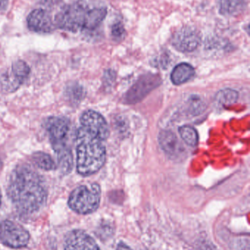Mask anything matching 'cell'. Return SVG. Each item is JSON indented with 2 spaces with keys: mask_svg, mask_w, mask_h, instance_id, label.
I'll return each instance as SVG.
<instances>
[{
  "mask_svg": "<svg viewBox=\"0 0 250 250\" xmlns=\"http://www.w3.org/2000/svg\"><path fill=\"white\" fill-rule=\"evenodd\" d=\"M30 68L23 60H18L12 64L11 71L5 73L1 79L2 91L11 93L17 90L29 77Z\"/></svg>",
  "mask_w": 250,
  "mask_h": 250,
  "instance_id": "7",
  "label": "cell"
},
{
  "mask_svg": "<svg viewBox=\"0 0 250 250\" xmlns=\"http://www.w3.org/2000/svg\"><path fill=\"white\" fill-rule=\"evenodd\" d=\"M201 36L199 31L193 26H186L175 32L172 38L173 47L183 53L192 52L199 46Z\"/></svg>",
  "mask_w": 250,
  "mask_h": 250,
  "instance_id": "8",
  "label": "cell"
},
{
  "mask_svg": "<svg viewBox=\"0 0 250 250\" xmlns=\"http://www.w3.org/2000/svg\"><path fill=\"white\" fill-rule=\"evenodd\" d=\"M60 172L64 175L68 174L73 169V160L71 151L68 147L56 151Z\"/></svg>",
  "mask_w": 250,
  "mask_h": 250,
  "instance_id": "17",
  "label": "cell"
},
{
  "mask_svg": "<svg viewBox=\"0 0 250 250\" xmlns=\"http://www.w3.org/2000/svg\"><path fill=\"white\" fill-rule=\"evenodd\" d=\"M161 82V79L157 75H144L126 92L123 101L125 104L129 105L139 102L153 89L159 86Z\"/></svg>",
  "mask_w": 250,
  "mask_h": 250,
  "instance_id": "6",
  "label": "cell"
},
{
  "mask_svg": "<svg viewBox=\"0 0 250 250\" xmlns=\"http://www.w3.org/2000/svg\"><path fill=\"white\" fill-rule=\"evenodd\" d=\"M80 123L81 126L101 141H106L108 138V124L99 113L92 110L85 111L81 116Z\"/></svg>",
  "mask_w": 250,
  "mask_h": 250,
  "instance_id": "10",
  "label": "cell"
},
{
  "mask_svg": "<svg viewBox=\"0 0 250 250\" xmlns=\"http://www.w3.org/2000/svg\"><path fill=\"white\" fill-rule=\"evenodd\" d=\"M239 93L236 90L230 89H223L220 91L215 96V103L217 107H223L232 105L237 101Z\"/></svg>",
  "mask_w": 250,
  "mask_h": 250,
  "instance_id": "19",
  "label": "cell"
},
{
  "mask_svg": "<svg viewBox=\"0 0 250 250\" xmlns=\"http://www.w3.org/2000/svg\"><path fill=\"white\" fill-rule=\"evenodd\" d=\"M34 164L41 170L49 171L57 168L55 163L51 155L44 151H36L32 156Z\"/></svg>",
  "mask_w": 250,
  "mask_h": 250,
  "instance_id": "18",
  "label": "cell"
},
{
  "mask_svg": "<svg viewBox=\"0 0 250 250\" xmlns=\"http://www.w3.org/2000/svg\"><path fill=\"white\" fill-rule=\"evenodd\" d=\"M101 193V188L98 184L81 185L72 191L68 204L70 209L77 214H92L99 207Z\"/></svg>",
  "mask_w": 250,
  "mask_h": 250,
  "instance_id": "3",
  "label": "cell"
},
{
  "mask_svg": "<svg viewBox=\"0 0 250 250\" xmlns=\"http://www.w3.org/2000/svg\"><path fill=\"white\" fill-rule=\"evenodd\" d=\"M179 133L186 145L191 147L198 145V134L195 128L189 125H183L179 128Z\"/></svg>",
  "mask_w": 250,
  "mask_h": 250,
  "instance_id": "20",
  "label": "cell"
},
{
  "mask_svg": "<svg viewBox=\"0 0 250 250\" xmlns=\"http://www.w3.org/2000/svg\"><path fill=\"white\" fill-rule=\"evenodd\" d=\"M1 192H0V208H1Z\"/></svg>",
  "mask_w": 250,
  "mask_h": 250,
  "instance_id": "26",
  "label": "cell"
},
{
  "mask_svg": "<svg viewBox=\"0 0 250 250\" xmlns=\"http://www.w3.org/2000/svg\"><path fill=\"white\" fill-rule=\"evenodd\" d=\"M7 193L19 214H36L44 208L48 189L42 176L27 164L16 166L9 179Z\"/></svg>",
  "mask_w": 250,
  "mask_h": 250,
  "instance_id": "1",
  "label": "cell"
},
{
  "mask_svg": "<svg viewBox=\"0 0 250 250\" xmlns=\"http://www.w3.org/2000/svg\"><path fill=\"white\" fill-rule=\"evenodd\" d=\"M88 10V5L81 1L68 4L56 15L54 24L60 29L69 32L83 30Z\"/></svg>",
  "mask_w": 250,
  "mask_h": 250,
  "instance_id": "4",
  "label": "cell"
},
{
  "mask_svg": "<svg viewBox=\"0 0 250 250\" xmlns=\"http://www.w3.org/2000/svg\"><path fill=\"white\" fill-rule=\"evenodd\" d=\"M160 146L167 156L173 160L185 155V149L176 134L171 131H161L159 135Z\"/></svg>",
  "mask_w": 250,
  "mask_h": 250,
  "instance_id": "13",
  "label": "cell"
},
{
  "mask_svg": "<svg viewBox=\"0 0 250 250\" xmlns=\"http://www.w3.org/2000/svg\"><path fill=\"white\" fill-rule=\"evenodd\" d=\"M248 2V0H220V13L226 16H238L246 10Z\"/></svg>",
  "mask_w": 250,
  "mask_h": 250,
  "instance_id": "15",
  "label": "cell"
},
{
  "mask_svg": "<svg viewBox=\"0 0 250 250\" xmlns=\"http://www.w3.org/2000/svg\"><path fill=\"white\" fill-rule=\"evenodd\" d=\"M195 69L188 63H181L173 69L171 81L175 85H181L189 82L195 76Z\"/></svg>",
  "mask_w": 250,
  "mask_h": 250,
  "instance_id": "16",
  "label": "cell"
},
{
  "mask_svg": "<svg viewBox=\"0 0 250 250\" xmlns=\"http://www.w3.org/2000/svg\"><path fill=\"white\" fill-rule=\"evenodd\" d=\"M126 32L124 26L121 21H117L114 23L112 26V37L116 42H120L126 37Z\"/></svg>",
  "mask_w": 250,
  "mask_h": 250,
  "instance_id": "23",
  "label": "cell"
},
{
  "mask_svg": "<svg viewBox=\"0 0 250 250\" xmlns=\"http://www.w3.org/2000/svg\"><path fill=\"white\" fill-rule=\"evenodd\" d=\"M65 250H101L95 241L82 230H73L66 235Z\"/></svg>",
  "mask_w": 250,
  "mask_h": 250,
  "instance_id": "11",
  "label": "cell"
},
{
  "mask_svg": "<svg viewBox=\"0 0 250 250\" xmlns=\"http://www.w3.org/2000/svg\"><path fill=\"white\" fill-rule=\"evenodd\" d=\"M29 232L19 223L4 220L0 224V241L8 248H24L29 243Z\"/></svg>",
  "mask_w": 250,
  "mask_h": 250,
  "instance_id": "5",
  "label": "cell"
},
{
  "mask_svg": "<svg viewBox=\"0 0 250 250\" xmlns=\"http://www.w3.org/2000/svg\"><path fill=\"white\" fill-rule=\"evenodd\" d=\"M115 250H133L131 249L130 248H129V246H127V245H125L124 243H123V242H120V243L118 244V245H117V248H116Z\"/></svg>",
  "mask_w": 250,
  "mask_h": 250,
  "instance_id": "24",
  "label": "cell"
},
{
  "mask_svg": "<svg viewBox=\"0 0 250 250\" xmlns=\"http://www.w3.org/2000/svg\"><path fill=\"white\" fill-rule=\"evenodd\" d=\"M66 96L72 104H77L83 100L85 90L79 83H71L66 88Z\"/></svg>",
  "mask_w": 250,
  "mask_h": 250,
  "instance_id": "21",
  "label": "cell"
},
{
  "mask_svg": "<svg viewBox=\"0 0 250 250\" xmlns=\"http://www.w3.org/2000/svg\"><path fill=\"white\" fill-rule=\"evenodd\" d=\"M104 141L80 126L76 131V170L82 176L98 172L105 163Z\"/></svg>",
  "mask_w": 250,
  "mask_h": 250,
  "instance_id": "2",
  "label": "cell"
},
{
  "mask_svg": "<svg viewBox=\"0 0 250 250\" xmlns=\"http://www.w3.org/2000/svg\"><path fill=\"white\" fill-rule=\"evenodd\" d=\"M46 129L53 149L55 152L67 147L66 138L70 130L68 120L62 117H50L46 123Z\"/></svg>",
  "mask_w": 250,
  "mask_h": 250,
  "instance_id": "9",
  "label": "cell"
},
{
  "mask_svg": "<svg viewBox=\"0 0 250 250\" xmlns=\"http://www.w3.org/2000/svg\"><path fill=\"white\" fill-rule=\"evenodd\" d=\"M8 4V0H0V10H5Z\"/></svg>",
  "mask_w": 250,
  "mask_h": 250,
  "instance_id": "25",
  "label": "cell"
},
{
  "mask_svg": "<svg viewBox=\"0 0 250 250\" xmlns=\"http://www.w3.org/2000/svg\"><path fill=\"white\" fill-rule=\"evenodd\" d=\"M107 15L106 7H97L89 8L87 13L83 30L93 31L98 29Z\"/></svg>",
  "mask_w": 250,
  "mask_h": 250,
  "instance_id": "14",
  "label": "cell"
},
{
  "mask_svg": "<svg viewBox=\"0 0 250 250\" xmlns=\"http://www.w3.org/2000/svg\"><path fill=\"white\" fill-rule=\"evenodd\" d=\"M27 25L30 30L38 33H51L56 27L51 15L43 9H36L29 13Z\"/></svg>",
  "mask_w": 250,
  "mask_h": 250,
  "instance_id": "12",
  "label": "cell"
},
{
  "mask_svg": "<svg viewBox=\"0 0 250 250\" xmlns=\"http://www.w3.org/2000/svg\"><path fill=\"white\" fill-rule=\"evenodd\" d=\"M205 109V104L204 101L199 97L192 96L187 101L186 110L190 116H198L204 112Z\"/></svg>",
  "mask_w": 250,
  "mask_h": 250,
  "instance_id": "22",
  "label": "cell"
}]
</instances>
